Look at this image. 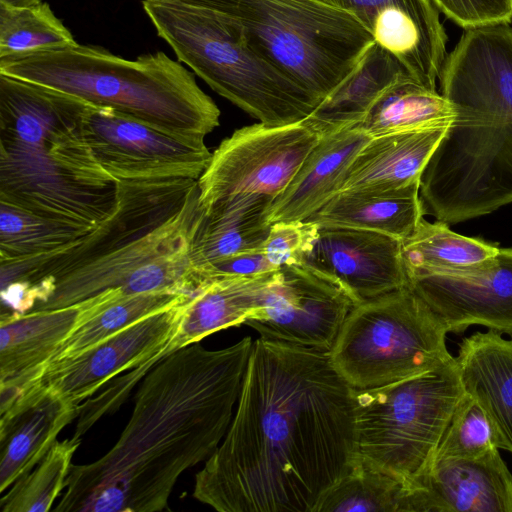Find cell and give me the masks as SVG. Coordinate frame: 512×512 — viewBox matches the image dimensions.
Segmentation results:
<instances>
[{
    "mask_svg": "<svg viewBox=\"0 0 512 512\" xmlns=\"http://www.w3.org/2000/svg\"><path fill=\"white\" fill-rule=\"evenodd\" d=\"M358 459L353 388L329 352L259 338L193 497L219 512H318Z\"/></svg>",
    "mask_w": 512,
    "mask_h": 512,
    "instance_id": "cell-1",
    "label": "cell"
},
{
    "mask_svg": "<svg viewBox=\"0 0 512 512\" xmlns=\"http://www.w3.org/2000/svg\"><path fill=\"white\" fill-rule=\"evenodd\" d=\"M251 337L220 349L199 342L156 364L142 379L130 420L98 460L72 465L55 512H157L179 476L206 461L232 421Z\"/></svg>",
    "mask_w": 512,
    "mask_h": 512,
    "instance_id": "cell-2",
    "label": "cell"
},
{
    "mask_svg": "<svg viewBox=\"0 0 512 512\" xmlns=\"http://www.w3.org/2000/svg\"><path fill=\"white\" fill-rule=\"evenodd\" d=\"M202 217L198 180L119 181L118 205L108 219L68 248L1 263V285L28 284L33 310L112 290L193 295L208 281L193 258Z\"/></svg>",
    "mask_w": 512,
    "mask_h": 512,
    "instance_id": "cell-3",
    "label": "cell"
},
{
    "mask_svg": "<svg viewBox=\"0 0 512 512\" xmlns=\"http://www.w3.org/2000/svg\"><path fill=\"white\" fill-rule=\"evenodd\" d=\"M465 31L439 77L455 117L419 189L424 215L448 225L512 203V27Z\"/></svg>",
    "mask_w": 512,
    "mask_h": 512,
    "instance_id": "cell-4",
    "label": "cell"
},
{
    "mask_svg": "<svg viewBox=\"0 0 512 512\" xmlns=\"http://www.w3.org/2000/svg\"><path fill=\"white\" fill-rule=\"evenodd\" d=\"M89 105L0 74V203L86 233L114 213L119 181L86 138Z\"/></svg>",
    "mask_w": 512,
    "mask_h": 512,
    "instance_id": "cell-5",
    "label": "cell"
},
{
    "mask_svg": "<svg viewBox=\"0 0 512 512\" xmlns=\"http://www.w3.org/2000/svg\"><path fill=\"white\" fill-rule=\"evenodd\" d=\"M0 74L111 108L169 133L205 137L219 125L220 110L195 74L162 51L128 60L78 43L0 58Z\"/></svg>",
    "mask_w": 512,
    "mask_h": 512,
    "instance_id": "cell-6",
    "label": "cell"
},
{
    "mask_svg": "<svg viewBox=\"0 0 512 512\" xmlns=\"http://www.w3.org/2000/svg\"><path fill=\"white\" fill-rule=\"evenodd\" d=\"M139 1L178 61L259 122L298 123L321 103L256 53L219 12L188 0Z\"/></svg>",
    "mask_w": 512,
    "mask_h": 512,
    "instance_id": "cell-7",
    "label": "cell"
},
{
    "mask_svg": "<svg viewBox=\"0 0 512 512\" xmlns=\"http://www.w3.org/2000/svg\"><path fill=\"white\" fill-rule=\"evenodd\" d=\"M234 24L248 45L321 102L375 43L352 13L323 0H188Z\"/></svg>",
    "mask_w": 512,
    "mask_h": 512,
    "instance_id": "cell-8",
    "label": "cell"
},
{
    "mask_svg": "<svg viewBox=\"0 0 512 512\" xmlns=\"http://www.w3.org/2000/svg\"><path fill=\"white\" fill-rule=\"evenodd\" d=\"M463 395L455 360L385 386L353 389L359 459L411 486L431 466Z\"/></svg>",
    "mask_w": 512,
    "mask_h": 512,
    "instance_id": "cell-9",
    "label": "cell"
},
{
    "mask_svg": "<svg viewBox=\"0 0 512 512\" xmlns=\"http://www.w3.org/2000/svg\"><path fill=\"white\" fill-rule=\"evenodd\" d=\"M447 333L429 306L406 286L356 305L329 354L353 389H371L452 362Z\"/></svg>",
    "mask_w": 512,
    "mask_h": 512,
    "instance_id": "cell-10",
    "label": "cell"
},
{
    "mask_svg": "<svg viewBox=\"0 0 512 512\" xmlns=\"http://www.w3.org/2000/svg\"><path fill=\"white\" fill-rule=\"evenodd\" d=\"M320 138L302 121L282 126L259 122L235 130L212 153L198 179L200 205L246 194L274 199Z\"/></svg>",
    "mask_w": 512,
    "mask_h": 512,
    "instance_id": "cell-11",
    "label": "cell"
},
{
    "mask_svg": "<svg viewBox=\"0 0 512 512\" xmlns=\"http://www.w3.org/2000/svg\"><path fill=\"white\" fill-rule=\"evenodd\" d=\"M84 128L97 160L118 181L198 180L212 156L205 137L169 133L108 107L90 104Z\"/></svg>",
    "mask_w": 512,
    "mask_h": 512,
    "instance_id": "cell-12",
    "label": "cell"
},
{
    "mask_svg": "<svg viewBox=\"0 0 512 512\" xmlns=\"http://www.w3.org/2000/svg\"><path fill=\"white\" fill-rule=\"evenodd\" d=\"M356 306L338 284L304 264L280 267L244 324L260 338L330 352Z\"/></svg>",
    "mask_w": 512,
    "mask_h": 512,
    "instance_id": "cell-13",
    "label": "cell"
},
{
    "mask_svg": "<svg viewBox=\"0 0 512 512\" xmlns=\"http://www.w3.org/2000/svg\"><path fill=\"white\" fill-rule=\"evenodd\" d=\"M407 275L408 286L448 333L477 324L512 337V248H499L493 258L468 269Z\"/></svg>",
    "mask_w": 512,
    "mask_h": 512,
    "instance_id": "cell-14",
    "label": "cell"
},
{
    "mask_svg": "<svg viewBox=\"0 0 512 512\" xmlns=\"http://www.w3.org/2000/svg\"><path fill=\"white\" fill-rule=\"evenodd\" d=\"M190 297L133 323L73 359L45 367L31 383L80 405L117 375L154 359L175 333Z\"/></svg>",
    "mask_w": 512,
    "mask_h": 512,
    "instance_id": "cell-15",
    "label": "cell"
},
{
    "mask_svg": "<svg viewBox=\"0 0 512 512\" xmlns=\"http://www.w3.org/2000/svg\"><path fill=\"white\" fill-rule=\"evenodd\" d=\"M304 265L338 284L356 305L409 282L402 241L370 230L319 226Z\"/></svg>",
    "mask_w": 512,
    "mask_h": 512,
    "instance_id": "cell-16",
    "label": "cell"
},
{
    "mask_svg": "<svg viewBox=\"0 0 512 512\" xmlns=\"http://www.w3.org/2000/svg\"><path fill=\"white\" fill-rule=\"evenodd\" d=\"M408 512H512V474L499 449L441 459L410 487Z\"/></svg>",
    "mask_w": 512,
    "mask_h": 512,
    "instance_id": "cell-17",
    "label": "cell"
},
{
    "mask_svg": "<svg viewBox=\"0 0 512 512\" xmlns=\"http://www.w3.org/2000/svg\"><path fill=\"white\" fill-rule=\"evenodd\" d=\"M80 405L31 383L0 411L1 493L41 461L61 430L78 417Z\"/></svg>",
    "mask_w": 512,
    "mask_h": 512,
    "instance_id": "cell-18",
    "label": "cell"
},
{
    "mask_svg": "<svg viewBox=\"0 0 512 512\" xmlns=\"http://www.w3.org/2000/svg\"><path fill=\"white\" fill-rule=\"evenodd\" d=\"M94 299L0 318V399L12 400L33 382Z\"/></svg>",
    "mask_w": 512,
    "mask_h": 512,
    "instance_id": "cell-19",
    "label": "cell"
},
{
    "mask_svg": "<svg viewBox=\"0 0 512 512\" xmlns=\"http://www.w3.org/2000/svg\"><path fill=\"white\" fill-rule=\"evenodd\" d=\"M371 138L355 127L321 137L271 202L268 221L306 220L320 210L340 192L348 168Z\"/></svg>",
    "mask_w": 512,
    "mask_h": 512,
    "instance_id": "cell-20",
    "label": "cell"
},
{
    "mask_svg": "<svg viewBox=\"0 0 512 512\" xmlns=\"http://www.w3.org/2000/svg\"><path fill=\"white\" fill-rule=\"evenodd\" d=\"M477 331L462 339L454 357L464 393L484 410L498 449L512 453V337Z\"/></svg>",
    "mask_w": 512,
    "mask_h": 512,
    "instance_id": "cell-21",
    "label": "cell"
},
{
    "mask_svg": "<svg viewBox=\"0 0 512 512\" xmlns=\"http://www.w3.org/2000/svg\"><path fill=\"white\" fill-rule=\"evenodd\" d=\"M448 127L372 137L348 168L340 192H391L420 186L422 173Z\"/></svg>",
    "mask_w": 512,
    "mask_h": 512,
    "instance_id": "cell-22",
    "label": "cell"
},
{
    "mask_svg": "<svg viewBox=\"0 0 512 512\" xmlns=\"http://www.w3.org/2000/svg\"><path fill=\"white\" fill-rule=\"evenodd\" d=\"M277 270L251 277H216L186 302L179 325L154 365L177 350L228 327L244 324L258 310Z\"/></svg>",
    "mask_w": 512,
    "mask_h": 512,
    "instance_id": "cell-23",
    "label": "cell"
},
{
    "mask_svg": "<svg viewBox=\"0 0 512 512\" xmlns=\"http://www.w3.org/2000/svg\"><path fill=\"white\" fill-rule=\"evenodd\" d=\"M273 198L261 194L236 195L202 207L203 217L193 247L196 266L263 249L271 223L267 219Z\"/></svg>",
    "mask_w": 512,
    "mask_h": 512,
    "instance_id": "cell-24",
    "label": "cell"
},
{
    "mask_svg": "<svg viewBox=\"0 0 512 512\" xmlns=\"http://www.w3.org/2000/svg\"><path fill=\"white\" fill-rule=\"evenodd\" d=\"M420 186L391 192H339L306 220L319 226L376 231L401 241L423 219Z\"/></svg>",
    "mask_w": 512,
    "mask_h": 512,
    "instance_id": "cell-25",
    "label": "cell"
},
{
    "mask_svg": "<svg viewBox=\"0 0 512 512\" xmlns=\"http://www.w3.org/2000/svg\"><path fill=\"white\" fill-rule=\"evenodd\" d=\"M406 73L394 56L374 43L348 80L302 122L320 137L353 127L364 118L378 96Z\"/></svg>",
    "mask_w": 512,
    "mask_h": 512,
    "instance_id": "cell-26",
    "label": "cell"
},
{
    "mask_svg": "<svg viewBox=\"0 0 512 512\" xmlns=\"http://www.w3.org/2000/svg\"><path fill=\"white\" fill-rule=\"evenodd\" d=\"M189 296L192 295L171 291L123 296L112 290L93 297L89 311L61 342L42 370L77 357L133 323L170 308Z\"/></svg>",
    "mask_w": 512,
    "mask_h": 512,
    "instance_id": "cell-27",
    "label": "cell"
},
{
    "mask_svg": "<svg viewBox=\"0 0 512 512\" xmlns=\"http://www.w3.org/2000/svg\"><path fill=\"white\" fill-rule=\"evenodd\" d=\"M454 110L437 90L406 73L374 101L355 128L370 137L431 127L450 126Z\"/></svg>",
    "mask_w": 512,
    "mask_h": 512,
    "instance_id": "cell-28",
    "label": "cell"
},
{
    "mask_svg": "<svg viewBox=\"0 0 512 512\" xmlns=\"http://www.w3.org/2000/svg\"><path fill=\"white\" fill-rule=\"evenodd\" d=\"M498 252L497 246L458 234L443 221L430 223L424 218L402 241L407 273L464 270L488 261Z\"/></svg>",
    "mask_w": 512,
    "mask_h": 512,
    "instance_id": "cell-29",
    "label": "cell"
},
{
    "mask_svg": "<svg viewBox=\"0 0 512 512\" xmlns=\"http://www.w3.org/2000/svg\"><path fill=\"white\" fill-rule=\"evenodd\" d=\"M86 234L0 203V263L49 255L72 246Z\"/></svg>",
    "mask_w": 512,
    "mask_h": 512,
    "instance_id": "cell-30",
    "label": "cell"
},
{
    "mask_svg": "<svg viewBox=\"0 0 512 512\" xmlns=\"http://www.w3.org/2000/svg\"><path fill=\"white\" fill-rule=\"evenodd\" d=\"M410 486L360 459L322 501L318 512H407Z\"/></svg>",
    "mask_w": 512,
    "mask_h": 512,
    "instance_id": "cell-31",
    "label": "cell"
},
{
    "mask_svg": "<svg viewBox=\"0 0 512 512\" xmlns=\"http://www.w3.org/2000/svg\"><path fill=\"white\" fill-rule=\"evenodd\" d=\"M81 439L55 441L47 454L18 479L0 500L3 512H46L65 488Z\"/></svg>",
    "mask_w": 512,
    "mask_h": 512,
    "instance_id": "cell-32",
    "label": "cell"
},
{
    "mask_svg": "<svg viewBox=\"0 0 512 512\" xmlns=\"http://www.w3.org/2000/svg\"><path fill=\"white\" fill-rule=\"evenodd\" d=\"M76 44L47 2L28 8L0 7V58Z\"/></svg>",
    "mask_w": 512,
    "mask_h": 512,
    "instance_id": "cell-33",
    "label": "cell"
},
{
    "mask_svg": "<svg viewBox=\"0 0 512 512\" xmlns=\"http://www.w3.org/2000/svg\"><path fill=\"white\" fill-rule=\"evenodd\" d=\"M498 449L482 407L464 393L441 437L434 460L474 459Z\"/></svg>",
    "mask_w": 512,
    "mask_h": 512,
    "instance_id": "cell-34",
    "label": "cell"
},
{
    "mask_svg": "<svg viewBox=\"0 0 512 512\" xmlns=\"http://www.w3.org/2000/svg\"><path fill=\"white\" fill-rule=\"evenodd\" d=\"M319 225L309 220L280 221L271 225L263 252L276 267L304 264L318 235Z\"/></svg>",
    "mask_w": 512,
    "mask_h": 512,
    "instance_id": "cell-35",
    "label": "cell"
},
{
    "mask_svg": "<svg viewBox=\"0 0 512 512\" xmlns=\"http://www.w3.org/2000/svg\"><path fill=\"white\" fill-rule=\"evenodd\" d=\"M465 30L512 22V0H431Z\"/></svg>",
    "mask_w": 512,
    "mask_h": 512,
    "instance_id": "cell-36",
    "label": "cell"
},
{
    "mask_svg": "<svg viewBox=\"0 0 512 512\" xmlns=\"http://www.w3.org/2000/svg\"><path fill=\"white\" fill-rule=\"evenodd\" d=\"M266 257L263 249L235 254L215 262L202 269L209 278L251 277L278 270Z\"/></svg>",
    "mask_w": 512,
    "mask_h": 512,
    "instance_id": "cell-37",
    "label": "cell"
},
{
    "mask_svg": "<svg viewBox=\"0 0 512 512\" xmlns=\"http://www.w3.org/2000/svg\"><path fill=\"white\" fill-rule=\"evenodd\" d=\"M355 15L371 32L377 13L388 6H401L406 9L432 13L438 11L431 0H323Z\"/></svg>",
    "mask_w": 512,
    "mask_h": 512,
    "instance_id": "cell-38",
    "label": "cell"
},
{
    "mask_svg": "<svg viewBox=\"0 0 512 512\" xmlns=\"http://www.w3.org/2000/svg\"><path fill=\"white\" fill-rule=\"evenodd\" d=\"M42 0H0V7L5 8H28L42 3Z\"/></svg>",
    "mask_w": 512,
    "mask_h": 512,
    "instance_id": "cell-39",
    "label": "cell"
}]
</instances>
